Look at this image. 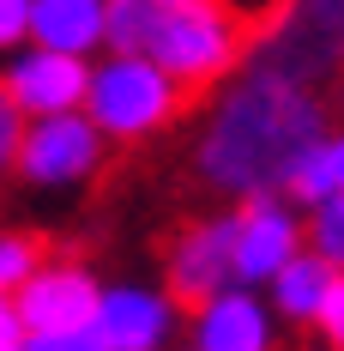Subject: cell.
<instances>
[{"label": "cell", "instance_id": "9", "mask_svg": "<svg viewBox=\"0 0 344 351\" xmlns=\"http://www.w3.org/2000/svg\"><path fill=\"white\" fill-rule=\"evenodd\" d=\"M85 79H91V61L79 55H55V49H36V43H18L12 49V67L0 73L12 109L31 121V115H67V109L85 104Z\"/></svg>", "mask_w": 344, "mask_h": 351}, {"label": "cell", "instance_id": "19", "mask_svg": "<svg viewBox=\"0 0 344 351\" xmlns=\"http://www.w3.org/2000/svg\"><path fill=\"white\" fill-rule=\"evenodd\" d=\"M25 351H103L91 327H49V333H25Z\"/></svg>", "mask_w": 344, "mask_h": 351}, {"label": "cell", "instance_id": "13", "mask_svg": "<svg viewBox=\"0 0 344 351\" xmlns=\"http://www.w3.org/2000/svg\"><path fill=\"white\" fill-rule=\"evenodd\" d=\"M326 285H332V267H326L314 248H296V254H290L260 291H266V309H272L278 321H290V327H314Z\"/></svg>", "mask_w": 344, "mask_h": 351}, {"label": "cell", "instance_id": "10", "mask_svg": "<svg viewBox=\"0 0 344 351\" xmlns=\"http://www.w3.org/2000/svg\"><path fill=\"white\" fill-rule=\"evenodd\" d=\"M194 351H278V315L254 285H224L194 303Z\"/></svg>", "mask_w": 344, "mask_h": 351}, {"label": "cell", "instance_id": "2", "mask_svg": "<svg viewBox=\"0 0 344 351\" xmlns=\"http://www.w3.org/2000/svg\"><path fill=\"white\" fill-rule=\"evenodd\" d=\"M248 43H254V31H248V19L236 6H224V0H181V6H157L145 55L170 73L181 91H206V85L230 79L248 61Z\"/></svg>", "mask_w": 344, "mask_h": 351}, {"label": "cell", "instance_id": "23", "mask_svg": "<svg viewBox=\"0 0 344 351\" xmlns=\"http://www.w3.org/2000/svg\"><path fill=\"white\" fill-rule=\"evenodd\" d=\"M302 351H332V346H302Z\"/></svg>", "mask_w": 344, "mask_h": 351}, {"label": "cell", "instance_id": "7", "mask_svg": "<svg viewBox=\"0 0 344 351\" xmlns=\"http://www.w3.org/2000/svg\"><path fill=\"white\" fill-rule=\"evenodd\" d=\"M175 327H181V303L170 291H151V285H103L97 291L91 333L103 351H170Z\"/></svg>", "mask_w": 344, "mask_h": 351}, {"label": "cell", "instance_id": "24", "mask_svg": "<svg viewBox=\"0 0 344 351\" xmlns=\"http://www.w3.org/2000/svg\"><path fill=\"white\" fill-rule=\"evenodd\" d=\"M157 6H181V0H157Z\"/></svg>", "mask_w": 344, "mask_h": 351}, {"label": "cell", "instance_id": "20", "mask_svg": "<svg viewBox=\"0 0 344 351\" xmlns=\"http://www.w3.org/2000/svg\"><path fill=\"white\" fill-rule=\"evenodd\" d=\"M31 36V0H0V55H12Z\"/></svg>", "mask_w": 344, "mask_h": 351}, {"label": "cell", "instance_id": "3", "mask_svg": "<svg viewBox=\"0 0 344 351\" xmlns=\"http://www.w3.org/2000/svg\"><path fill=\"white\" fill-rule=\"evenodd\" d=\"M181 85L157 67L151 55H109L91 61V79H85V115L97 121L103 140H145L157 128H170L181 115Z\"/></svg>", "mask_w": 344, "mask_h": 351}, {"label": "cell", "instance_id": "22", "mask_svg": "<svg viewBox=\"0 0 344 351\" xmlns=\"http://www.w3.org/2000/svg\"><path fill=\"white\" fill-rule=\"evenodd\" d=\"M326 152H332V176H339V194H344V134H326Z\"/></svg>", "mask_w": 344, "mask_h": 351}, {"label": "cell", "instance_id": "16", "mask_svg": "<svg viewBox=\"0 0 344 351\" xmlns=\"http://www.w3.org/2000/svg\"><path fill=\"white\" fill-rule=\"evenodd\" d=\"M302 248H314L332 273H344V194H326L302 218Z\"/></svg>", "mask_w": 344, "mask_h": 351}, {"label": "cell", "instance_id": "4", "mask_svg": "<svg viewBox=\"0 0 344 351\" xmlns=\"http://www.w3.org/2000/svg\"><path fill=\"white\" fill-rule=\"evenodd\" d=\"M254 61L290 73L302 85H326L344 67V0H290L260 43H248Z\"/></svg>", "mask_w": 344, "mask_h": 351}, {"label": "cell", "instance_id": "21", "mask_svg": "<svg viewBox=\"0 0 344 351\" xmlns=\"http://www.w3.org/2000/svg\"><path fill=\"white\" fill-rule=\"evenodd\" d=\"M18 128H25V115L12 109V97H6V85H0V176L12 170V152H18Z\"/></svg>", "mask_w": 344, "mask_h": 351}, {"label": "cell", "instance_id": "5", "mask_svg": "<svg viewBox=\"0 0 344 351\" xmlns=\"http://www.w3.org/2000/svg\"><path fill=\"white\" fill-rule=\"evenodd\" d=\"M103 134L85 109L67 115H31L18 128V152H12V170L25 176L31 188H72V182H91L103 170Z\"/></svg>", "mask_w": 344, "mask_h": 351}, {"label": "cell", "instance_id": "17", "mask_svg": "<svg viewBox=\"0 0 344 351\" xmlns=\"http://www.w3.org/2000/svg\"><path fill=\"white\" fill-rule=\"evenodd\" d=\"M36 261H42V243L25 237V230H6V237H0V297H12L18 279L31 273Z\"/></svg>", "mask_w": 344, "mask_h": 351}, {"label": "cell", "instance_id": "14", "mask_svg": "<svg viewBox=\"0 0 344 351\" xmlns=\"http://www.w3.org/2000/svg\"><path fill=\"white\" fill-rule=\"evenodd\" d=\"M157 25V0H103V49L109 55H145Z\"/></svg>", "mask_w": 344, "mask_h": 351}, {"label": "cell", "instance_id": "12", "mask_svg": "<svg viewBox=\"0 0 344 351\" xmlns=\"http://www.w3.org/2000/svg\"><path fill=\"white\" fill-rule=\"evenodd\" d=\"M25 43L97 61L103 55V0H31V36Z\"/></svg>", "mask_w": 344, "mask_h": 351}, {"label": "cell", "instance_id": "8", "mask_svg": "<svg viewBox=\"0 0 344 351\" xmlns=\"http://www.w3.org/2000/svg\"><path fill=\"white\" fill-rule=\"evenodd\" d=\"M97 291H103V285L91 279V267H79V261H36L31 273L18 279V291H12V309L25 321V333L91 327Z\"/></svg>", "mask_w": 344, "mask_h": 351}, {"label": "cell", "instance_id": "18", "mask_svg": "<svg viewBox=\"0 0 344 351\" xmlns=\"http://www.w3.org/2000/svg\"><path fill=\"white\" fill-rule=\"evenodd\" d=\"M314 333H320V346L344 351V273H332V285H326L320 315H314Z\"/></svg>", "mask_w": 344, "mask_h": 351}, {"label": "cell", "instance_id": "15", "mask_svg": "<svg viewBox=\"0 0 344 351\" xmlns=\"http://www.w3.org/2000/svg\"><path fill=\"white\" fill-rule=\"evenodd\" d=\"M290 206H320L326 194H339V176H332V152H326V140H314L296 164H290V176H284V188H278Z\"/></svg>", "mask_w": 344, "mask_h": 351}, {"label": "cell", "instance_id": "11", "mask_svg": "<svg viewBox=\"0 0 344 351\" xmlns=\"http://www.w3.org/2000/svg\"><path fill=\"white\" fill-rule=\"evenodd\" d=\"M230 285V212L187 224L170 248V297L175 303H206L211 291Z\"/></svg>", "mask_w": 344, "mask_h": 351}, {"label": "cell", "instance_id": "1", "mask_svg": "<svg viewBox=\"0 0 344 351\" xmlns=\"http://www.w3.org/2000/svg\"><path fill=\"white\" fill-rule=\"evenodd\" d=\"M314 140H326L320 85H302L290 73L254 61L211 104L206 134L194 145V164L206 176V188L230 194V200H248V194H278L290 164Z\"/></svg>", "mask_w": 344, "mask_h": 351}, {"label": "cell", "instance_id": "6", "mask_svg": "<svg viewBox=\"0 0 344 351\" xmlns=\"http://www.w3.org/2000/svg\"><path fill=\"white\" fill-rule=\"evenodd\" d=\"M302 248V218L284 194H248L230 212V285H260Z\"/></svg>", "mask_w": 344, "mask_h": 351}, {"label": "cell", "instance_id": "25", "mask_svg": "<svg viewBox=\"0 0 344 351\" xmlns=\"http://www.w3.org/2000/svg\"><path fill=\"white\" fill-rule=\"evenodd\" d=\"M0 351H25V346H0Z\"/></svg>", "mask_w": 344, "mask_h": 351}]
</instances>
